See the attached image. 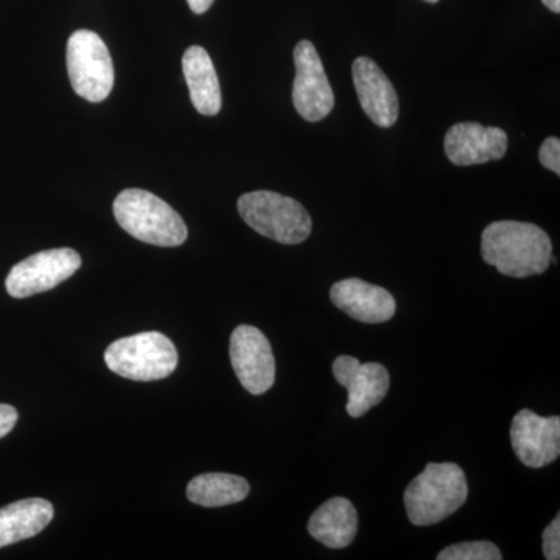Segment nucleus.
Listing matches in <instances>:
<instances>
[{
  "mask_svg": "<svg viewBox=\"0 0 560 560\" xmlns=\"http://www.w3.org/2000/svg\"><path fill=\"white\" fill-rule=\"evenodd\" d=\"M481 256L501 275L529 278L541 275L551 264L550 235L541 228L523 221H495L482 232Z\"/></svg>",
  "mask_w": 560,
  "mask_h": 560,
  "instance_id": "nucleus-1",
  "label": "nucleus"
},
{
  "mask_svg": "<svg viewBox=\"0 0 560 560\" xmlns=\"http://www.w3.org/2000/svg\"><path fill=\"white\" fill-rule=\"evenodd\" d=\"M469 497L466 474L455 463L427 464L404 493L412 525H436L451 517Z\"/></svg>",
  "mask_w": 560,
  "mask_h": 560,
  "instance_id": "nucleus-2",
  "label": "nucleus"
},
{
  "mask_svg": "<svg viewBox=\"0 0 560 560\" xmlns=\"http://www.w3.org/2000/svg\"><path fill=\"white\" fill-rule=\"evenodd\" d=\"M117 223L132 237L149 245H183L187 241V226L178 212L151 191L127 189L114 201Z\"/></svg>",
  "mask_w": 560,
  "mask_h": 560,
  "instance_id": "nucleus-3",
  "label": "nucleus"
},
{
  "mask_svg": "<svg viewBox=\"0 0 560 560\" xmlns=\"http://www.w3.org/2000/svg\"><path fill=\"white\" fill-rule=\"evenodd\" d=\"M238 212L254 231L282 245H300L312 234V219L304 206L270 190L249 191L238 198Z\"/></svg>",
  "mask_w": 560,
  "mask_h": 560,
  "instance_id": "nucleus-4",
  "label": "nucleus"
},
{
  "mask_svg": "<svg viewBox=\"0 0 560 560\" xmlns=\"http://www.w3.org/2000/svg\"><path fill=\"white\" fill-rule=\"evenodd\" d=\"M178 350L160 331L131 335L106 349V366L135 382L162 381L178 368Z\"/></svg>",
  "mask_w": 560,
  "mask_h": 560,
  "instance_id": "nucleus-5",
  "label": "nucleus"
},
{
  "mask_svg": "<svg viewBox=\"0 0 560 560\" xmlns=\"http://www.w3.org/2000/svg\"><path fill=\"white\" fill-rule=\"evenodd\" d=\"M70 84L81 98L98 103L108 98L114 86L113 58L97 33L79 31L68 43Z\"/></svg>",
  "mask_w": 560,
  "mask_h": 560,
  "instance_id": "nucleus-6",
  "label": "nucleus"
},
{
  "mask_svg": "<svg viewBox=\"0 0 560 560\" xmlns=\"http://www.w3.org/2000/svg\"><path fill=\"white\" fill-rule=\"evenodd\" d=\"M80 267L81 257L77 250L70 248L40 250L11 268L5 280L7 291L10 296L18 300L44 293L75 275Z\"/></svg>",
  "mask_w": 560,
  "mask_h": 560,
  "instance_id": "nucleus-7",
  "label": "nucleus"
},
{
  "mask_svg": "<svg viewBox=\"0 0 560 560\" xmlns=\"http://www.w3.org/2000/svg\"><path fill=\"white\" fill-rule=\"evenodd\" d=\"M230 355L243 388L254 396L268 393L276 381V360L270 341L257 327L238 326L232 331Z\"/></svg>",
  "mask_w": 560,
  "mask_h": 560,
  "instance_id": "nucleus-8",
  "label": "nucleus"
},
{
  "mask_svg": "<svg viewBox=\"0 0 560 560\" xmlns=\"http://www.w3.org/2000/svg\"><path fill=\"white\" fill-rule=\"evenodd\" d=\"M294 65H296V79L293 84L294 108L304 120L326 119L335 106L334 91L318 50L311 40L304 39L298 44L294 49Z\"/></svg>",
  "mask_w": 560,
  "mask_h": 560,
  "instance_id": "nucleus-9",
  "label": "nucleus"
},
{
  "mask_svg": "<svg viewBox=\"0 0 560 560\" xmlns=\"http://www.w3.org/2000/svg\"><path fill=\"white\" fill-rule=\"evenodd\" d=\"M335 381L348 389L346 410L350 418H361L381 404L389 390V372L381 363H361L350 355H340L331 364Z\"/></svg>",
  "mask_w": 560,
  "mask_h": 560,
  "instance_id": "nucleus-10",
  "label": "nucleus"
},
{
  "mask_svg": "<svg viewBox=\"0 0 560 560\" xmlns=\"http://www.w3.org/2000/svg\"><path fill=\"white\" fill-rule=\"evenodd\" d=\"M511 444L517 458L530 469L555 463L560 455L559 416L541 418L530 410L518 411L512 420Z\"/></svg>",
  "mask_w": 560,
  "mask_h": 560,
  "instance_id": "nucleus-11",
  "label": "nucleus"
},
{
  "mask_svg": "<svg viewBox=\"0 0 560 560\" xmlns=\"http://www.w3.org/2000/svg\"><path fill=\"white\" fill-rule=\"evenodd\" d=\"M445 154L459 167L499 161L508 151V135L499 127H482L477 121L453 125L445 135Z\"/></svg>",
  "mask_w": 560,
  "mask_h": 560,
  "instance_id": "nucleus-12",
  "label": "nucleus"
},
{
  "mask_svg": "<svg viewBox=\"0 0 560 560\" xmlns=\"http://www.w3.org/2000/svg\"><path fill=\"white\" fill-rule=\"evenodd\" d=\"M353 86L366 116L381 128L399 119V97L386 73L371 58H357L352 66Z\"/></svg>",
  "mask_w": 560,
  "mask_h": 560,
  "instance_id": "nucleus-13",
  "label": "nucleus"
},
{
  "mask_svg": "<svg viewBox=\"0 0 560 560\" xmlns=\"http://www.w3.org/2000/svg\"><path fill=\"white\" fill-rule=\"evenodd\" d=\"M330 301L360 323H386L396 315V300L388 290L357 278L335 283L330 289Z\"/></svg>",
  "mask_w": 560,
  "mask_h": 560,
  "instance_id": "nucleus-14",
  "label": "nucleus"
},
{
  "mask_svg": "<svg viewBox=\"0 0 560 560\" xmlns=\"http://www.w3.org/2000/svg\"><path fill=\"white\" fill-rule=\"evenodd\" d=\"M359 529L355 506L345 497H334L320 504L308 521V533L331 550L349 547Z\"/></svg>",
  "mask_w": 560,
  "mask_h": 560,
  "instance_id": "nucleus-15",
  "label": "nucleus"
},
{
  "mask_svg": "<svg viewBox=\"0 0 560 560\" xmlns=\"http://www.w3.org/2000/svg\"><path fill=\"white\" fill-rule=\"evenodd\" d=\"M183 72L195 109L202 116H217L221 109L220 81L208 51L200 46L189 47L183 57Z\"/></svg>",
  "mask_w": 560,
  "mask_h": 560,
  "instance_id": "nucleus-16",
  "label": "nucleus"
},
{
  "mask_svg": "<svg viewBox=\"0 0 560 560\" xmlns=\"http://www.w3.org/2000/svg\"><path fill=\"white\" fill-rule=\"evenodd\" d=\"M54 518V506L44 499L16 501L0 508V548L38 536Z\"/></svg>",
  "mask_w": 560,
  "mask_h": 560,
  "instance_id": "nucleus-17",
  "label": "nucleus"
},
{
  "mask_svg": "<svg viewBox=\"0 0 560 560\" xmlns=\"http://www.w3.org/2000/svg\"><path fill=\"white\" fill-rule=\"evenodd\" d=\"M248 493V481L232 474L198 475L187 486V499L202 508L235 504L245 500Z\"/></svg>",
  "mask_w": 560,
  "mask_h": 560,
  "instance_id": "nucleus-18",
  "label": "nucleus"
},
{
  "mask_svg": "<svg viewBox=\"0 0 560 560\" xmlns=\"http://www.w3.org/2000/svg\"><path fill=\"white\" fill-rule=\"evenodd\" d=\"M438 560H501L500 548L488 540L451 545L438 555Z\"/></svg>",
  "mask_w": 560,
  "mask_h": 560,
  "instance_id": "nucleus-19",
  "label": "nucleus"
},
{
  "mask_svg": "<svg viewBox=\"0 0 560 560\" xmlns=\"http://www.w3.org/2000/svg\"><path fill=\"white\" fill-rule=\"evenodd\" d=\"M539 160L545 168L560 175V140L558 138H548L541 143Z\"/></svg>",
  "mask_w": 560,
  "mask_h": 560,
  "instance_id": "nucleus-20",
  "label": "nucleus"
},
{
  "mask_svg": "<svg viewBox=\"0 0 560 560\" xmlns=\"http://www.w3.org/2000/svg\"><path fill=\"white\" fill-rule=\"evenodd\" d=\"M544 555L545 559H560V517L555 518L544 530Z\"/></svg>",
  "mask_w": 560,
  "mask_h": 560,
  "instance_id": "nucleus-21",
  "label": "nucleus"
},
{
  "mask_svg": "<svg viewBox=\"0 0 560 560\" xmlns=\"http://www.w3.org/2000/svg\"><path fill=\"white\" fill-rule=\"evenodd\" d=\"M16 422V408L11 407V405L0 404V440H2L3 436H7V434L14 429Z\"/></svg>",
  "mask_w": 560,
  "mask_h": 560,
  "instance_id": "nucleus-22",
  "label": "nucleus"
},
{
  "mask_svg": "<svg viewBox=\"0 0 560 560\" xmlns=\"http://www.w3.org/2000/svg\"><path fill=\"white\" fill-rule=\"evenodd\" d=\"M187 3L195 14H202L212 7L213 0H187Z\"/></svg>",
  "mask_w": 560,
  "mask_h": 560,
  "instance_id": "nucleus-23",
  "label": "nucleus"
},
{
  "mask_svg": "<svg viewBox=\"0 0 560 560\" xmlns=\"http://www.w3.org/2000/svg\"><path fill=\"white\" fill-rule=\"evenodd\" d=\"M544 5L547 7L548 10H551L552 13H560V0H541Z\"/></svg>",
  "mask_w": 560,
  "mask_h": 560,
  "instance_id": "nucleus-24",
  "label": "nucleus"
},
{
  "mask_svg": "<svg viewBox=\"0 0 560 560\" xmlns=\"http://www.w3.org/2000/svg\"><path fill=\"white\" fill-rule=\"evenodd\" d=\"M425 2L436 3V2H440V0H425Z\"/></svg>",
  "mask_w": 560,
  "mask_h": 560,
  "instance_id": "nucleus-25",
  "label": "nucleus"
}]
</instances>
